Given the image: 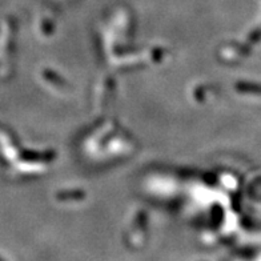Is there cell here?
<instances>
[{"label":"cell","mask_w":261,"mask_h":261,"mask_svg":"<svg viewBox=\"0 0 261 261\" xmlns=\"http://www.w3.org/2000/svg\"><path fill=\"white\" fill-rule=\"evenodd\" d=\"M237 90L243 91V92H251V93H258L261 95V86H251V84H239Z\"/></svg>","instance_id":"6da1fadb"}]
</instances>
